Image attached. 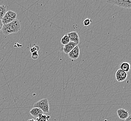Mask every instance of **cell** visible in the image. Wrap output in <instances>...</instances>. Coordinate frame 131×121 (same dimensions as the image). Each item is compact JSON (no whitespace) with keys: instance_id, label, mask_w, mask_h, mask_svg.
I'll return each mask as SVG.
<instances>
[{"instance_id":"cell-1","label":"cell","mask_w":131,"mask_h":121,"mask_svg":"<svg viewBox=\"0 0 131 121\" xmlns=\"http://www.w3.org/2000/svg\"><path fill=\"white\" fill-rule=\"evenodd\" d=\"M20 27L19 21L16 19L11 23L3 25L2 31L4 35H8L11 34L18 33L20 30Z\"/></svg>"},{"instance_id":"cell-2","label":"cell","mask_w":131,"mask_h":121,"mask_svg":"<svg viewBox=\"0 0 131 121\" xmlns=\"http://www.w3.org/2000/svg\"><path fill=\"white\" fill-rule=\"evenodd\" d=\"M34 108H40L44 112L48 113L49 111V105L48 100L44 98L36 102L34 105Z\"/></svg>"},{"instance_id":"cell-3","label":"cell","mask_w":131,"mask_h":121,"mask_svg":"<svg viewBox=\"0 0 131 121\" xmlns=\"http://www.w3.org/2000/svg\"><path fill=\"white\" fill-rule=\"evenodd\" d=\"M106 2L109 4L116 5L118 7L126 8H131V0H110Z\"/></svg>"},{"instance_id":"cell-4","label":"cell","mask_w":131,"mask_h":121,"mask_svg":"<svg viewBox=\"0 0 131 121\" xmlns=\"http://www.w3.org/2000/svg\"><path fill=\"white\" fill-rule=\"evenodd\" d=\"M16 18H17L16 13L12 11L9 10L8 11H7V12L5 14V15H4L2 21L3 25H4L15 20L16 19Z\"/></svg>"},{"instance_id":"cell-5","label":"cell","mask_w":131,"mask_h":121,"mask_svg":"<svg viewBox=\"0 0 131 121\" xmlns=\"http://www.w3.org/2000/svg\"><path fill=\"white\" fill-rule=\"evenodd\" d=\"M127 73L125 71L118 69L115 74V77L117 81L118 82H122L126 80L127 77Z\"/></svg>"},{"instance_id":"cell-6","label":"cell","mask_w":131,"mask_h":121,"mask_svg":"<svg viewBox=\"0 0 131 121\" xmlns=\"http://www.w3.org/2000/svg\"><path fill=\"white\" fill-rule=\"evenodd\" d=\"M80 50L78 45L76 46L73 48V50L68 54V57L73 60H76L78 59L80 56Z\"/></svg>"},{"instance_id":"cell-7","label":"cell","mask_w":131,"mask_h":121,"mask_svg":"<svg viewBox=\"0 0 131 121\" xmlns=\"http://www.w3.org/2000/svg\"><path fill=\"white\" fill-rule=\"evenodd\" d=\"M68 36L70 42H73L74 43L77 44V45L80 43V38H79V35L78 33L75 31L71 32L70 33L67 34Z\"/></svg>"},{"instance_id":"cell-8","label":"cell","mask_w":131,"mask_h":121,"mask_svg":"<svg viewBox=\"0 0 131 121\" xmlns=\"http://www.w3.org/2000/svg\"><path fill=\"white\" fill-rule=\"evenodd\" d=\"M117 113L118 118L121 120H125L129 116L128 111L123 108H119L118 109L117 111Z\"/></svg>"},{"instance_id":"cell-9","label":"cell","mask_w":131,"mask_h":121,"mask_svg":"<svg viewBox=\"0 0 131 121\" xmlns=\"http://www.w3.org/2000/svg\"><path fill=\"white\" fill-rule=\"evenodd\" d=\"M77 45H78L77 44L70 42L64 46L63 48V52L66 54H68V53L72 50H73V48Z\"/></svg>"},{"instance_id":"cell-10","label":"cell","mask_w":131,"mask_h":121,"mask_svg":"<svg viewBox=\"0 0 131 121\" xmlns=\"http://www.w3.org/2000/svg\"><path fill=\"white\" fill-rule=\"evenodd\" d=\"M29 113L31 115H32L33 117L36 118L39 115L41 114H43L44 113L40 108L33 107L29 111Z\"/></svg>"},{"instance_id":"cell-11","label":"cell","mask_w":131,"mask_h":121,"mask_svg":"<svg viewBox=\"0 0 131 121\" xmlns=\"http://www.w3.org/2000/svg\"><path fill=\"white\" fill-rule=\"evenodd\" d=\"M119 69L127 73V72H129L130 70V64L126 62L123 63L119 66Z\"/></svg>"},{"instance_id":"cell-12","label":"cell","mask_w":131,"mask_h":121,"mask_svg":"<svg viewBox=\"0 0 131 121\" xmlns=\"http://www.w3.org/2000/svg\"><path fill=\"white\" fill-rule=\"evenodd\" d=\"M50 118V116L49 115H46L43 114L39 115L36 118V121H48Z\"/></svg>"},{"instance_id":"cell-13","label":"cell","mask_w":131,"mask_h":121,"mask_svg":"<svg viewBox=\"0 0 131 121\" xmlns=\"http://www.w3.org/2000/svg\"><path fill=\"white\" fill-rule=\"evenodd\" d=\"M7 12V8L4 5H0V20H2Z\"/></svg>"},{"instance_id":"cell-14","label":"cell","mask_w":131,"mask_h":121,"mask_svg":"<svg viewBox=\"0 0 131 121\" xmlns=\"http://www.w3.org/2000/svg\"><path fill=\"white\" fill-rule=\"evenodd\" d=\"M70 42V40L69 38L68 37V35L67 34H66L63 36L62 38H61V43L62 44L64 45V46L67 44L68 43Z\"/></svg>"},{"instance_id":"cell-15","label":"cell","mask_w":131,"mask_h":121,"mask_svg":"<svg viewBox=\"0 0 131 121\" xmlns=\"http://www.w3.org/2000/svg\"><path fill=\"white\" fill-rule=\"evenodd\" d=\"M92 20L91 19H89V18H86L85 20L83 22V24L85 26H88L91 24Z\"/></svg>"},{"instance_id":"cell-16","label":"cell","mask_w":131,"mask_h":121,"mask_svg":"<svg viewBox=\"0 0 131 121\" xmlns=\"http://www.w3.org/2000/svg\"><path fill=\"white\" fill-rule=\"evenodd\" d=\"M40 50V47L37 45L34 46L33 47L30 48L31 52L32 53H34L35 52H38V51Z\"/></svg>"},{"instance_id":"cell-17","label":"cell","mask_w":131,"mask_h":121,"mask_svg":"<svg viewBox=\"0 0 131 121\" xmlns=\"http://www.w3.org/2000/svg\"><path fill=\"white\" fill-rule=\"evenodd\" d=\"M39 57L38 52H35L34 53H32V58L33 60H37Z\"/></svg>"},{"instance_id":"cell-18","label":"cell","mask_w":131,"mask_h":121,"mask_svg":"<svg viewBox=\"0 0 131 121\" xmlns=\"http://www.w3.org/2000/svg\"><path fill=\"white\" fill-rule=\"evenodd\" d=\"M3 26V22H2V20H0V31H2Z\"/></svg>"},{"instance_id":"cell-19","label":"cell","mask_w":131,"mask_h":121,"mask_svg":"<svg viewBox=\"0 0 131 121\" xmlns=\"http://www.w3.org/2000/svg\"><path fill=\"white\" fill-rule=\"evenodd\" d=\"M131 116H129L124 121H131Z\"/></svg>"},{"instance_id":"cell-20","label":"cell","mask_w":131,"mask_h":121,"mask_svg":"<svg viewBox=\"0 0 131 121\" xmlns=\"http://www.w3.org/2000/svg\"><path fill=\"white\" fill-rule=\"evenodd\" d=\"M28 121H36V120H35V119H30V120H28Z\"/></svg>"}]
</instances>
